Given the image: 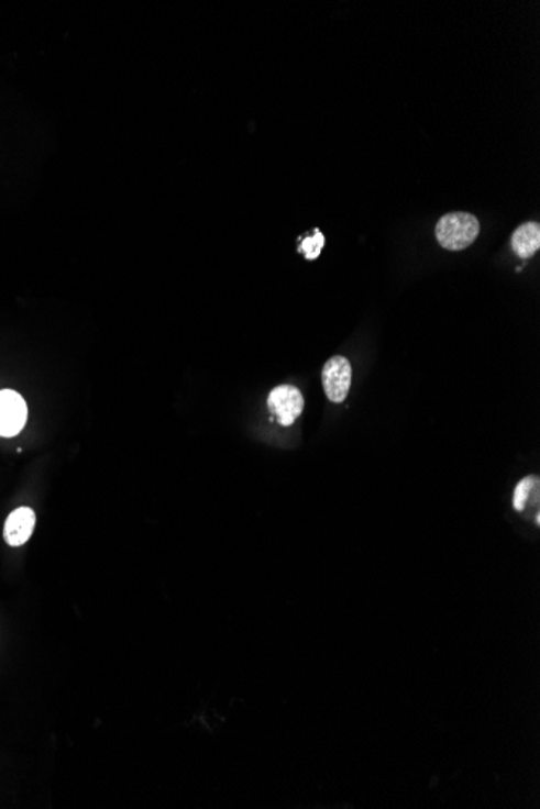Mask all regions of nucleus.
Masks as SVG:
<instances>
[{"label":"nucleus","mask_w":540,"mask_h":809,"mask_svg":"<svg viewBox=\"0 0 540 809\" xmlns=\"http://www.w3.org/2000/svg\"><path fill=\"white\" fill-rule=\"evenodd\" d=\"M539 501V478L531 475L519 481L515 488L514 506L516 511L522 512L528 508L529 501Z\"/></svg>","instance_id":"7"},{"label":"nucleus","mask_w":540,"mask_h":809,"mask_svg":"<svg viewBox=\"0 0 540 809\" xmlns=\"http://www.w3.org/2000/svg\"><path fill=\"white\" fill-rule=\"evenodd\" d=\"M540 246V225L536 222H528L515 230L511 236V247H514L516 256L521 259H529L538 253Z\"/></svg>","instance_id":"6"},{"label":"nucleus","mask_w":540,"mask_h":809,"mask_svg":"<svg viewBox=\"0 0 540 809\" xmlns=\"http://www.w3.org/2000/svg\"><path fill=\"white\" fill-rule=\"evenodd\" d=\"M480 220L466 212H452L443 215L436 226V237L440 246L449 251L466 250L480 236Z\"/></svg>","instance_id":"1"},{"label":"nucleus","mask_w":540,"mask_h":809,"mask_svg":"<svg viewBox=\"0 0 540 809\" xmlns=\"http://www.w3.org/2000/svg\"><path fill=\"white\" fill-rule=\"evenodd\" d=\"M267 406H269V411L280 425L290 426L301 415L302 409H305V399H302L301 391L298 388L291 387V385H282V387L274 388L271 391Z\"/></svg>","instance_id":"3"},{"label":"nucleus","mask_w":540,"mask_h":809,"mask_svg":"<svg viewBox=\"0 0 540 809\" xmlns=\"http://www.w3.org/2000/svg\"><path fill=\"white\" fill-rule=\"evenodd\" d=\"M34 527H36V514H34L33 509H15L7 518L5 527H3V540H5L7 545L13 546V548L25 545L33 535Z\"/></svg>","instance_id":"5"},{"label":"nucleus","mask_w":540,"mask_h":809,"mask_svg":"<svg viewBox=\"0 0 540 809\" xmlns=\"http://www.w3.org/2000/svg\"><path fill=\"white\" fill-rule=\"evenodd\" d=\"M322 385L330 401L342 404L352 387V366L343 356H335L327 361L322 368Z\"/></svg>","instance_id":"2"},{"label":"nucleus","mask_w":540,"mask_h":809,"mask_svg":"<svg viewBox=\"0 0 540 809\" xmlns=\"http://www.w3.org/2000/svg\"><path fill=\"white\" fill-rule=\"evenodd\" d=\"M27 419L25 399L13 390L0 391V436H16Z\"/></svg>","instance_id":"4"},{"label":"nucleus","mask_w":540,"mask_h":809,"mask_svg":"<svg viewBox=\"0 0 540 809\" xmlns=\"http://www.w3.org/2000/svg\"><path fill=\"white\" fill-rule=\"evenodd\" d=\"M326 237L319 230H316L315 236H308L299 244V253L305 254L306 259L316 261L321 256L322 247H324Z\"/></svg>","instance_id":"8"}]
</instances>
